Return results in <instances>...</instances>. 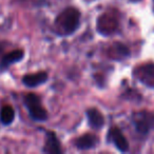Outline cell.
<instances>
[{
    "mask_svg": "<svg viewBox=\"0 0 154 154\" xmlns=\"http://www.w3.org/2000/svg\"><path fill=\"white\" fill-rule=\"evenodd\" d=\"M1 51H2V47H1V45H0V53H1Z\"/></svg>",
    "mask_w": 154,
    "mask_h": 154,
    "instance_id": "5bb4252c",
    "label": "cell"
},
{
    "mask_svg": "<svg viewBox=\"0 0 154 154\" xmlns=\"http://www.w3.org/2000/svg\"><path fill=\"white\" fill-rule=\"evenodd\" d=\"M48 80V73L45 71H39L32 74H26L22 78V82L28 88H35L45 84Z\"/></svg>",
    "mask_w": 154,
    "mask_h": 154,
    "instance_id": "9c48e42d",
    "label": "cell"
},
{
    "mask_svg": "<svg viewBox=\"0 0 154 154\" xmlns=\"http://www.w3.org/2000/svg\"><path fill=\"white\" fill-rule=\"evenodd\" d=\"M24 57V51L21 49L14 50L10 53L5 54L1 60H0V71H5L12 64L17 63L20 60H22Z\"/></svg>",
    "mask_w": 154,
    "mask_h": 154,
    "instance_id": "ba28073f",
    "label": "cell"
},
{
    "mask_svg": "<svg viewBox=\"0 0 154 154\" xmlns=\"http://www.w3.org/2000/svg\"><path fill=\"white\" fill-rule=\"evenodd\" d=\"M108 56L114 60H124L130 56V51L125 45L119 42L113 43L108 50Z\"/></svg>",
    "mask_w": 154,
    "mask_h": 154,
    "instance_id": "7c38bea8",
    "label": "cell"
},
{
    "mask_svg": "<svg viewBox=\"0 0 154 154\" xmlns=\"http://www.w3.org/2000/svg\"><path fill=\"white\" fill-rule=\"evenodd\" d=\"M132 122L136 132L141 136H146L154 129V113L150 111H139L132 115Z\"/></svg>",
    "mask_w": 154,
    "mask_h": 154,
    "instance_id": "3957f363",
    "label": "cell"
},
{
    "mask_svg": "<svg viewBox=\"0 0 154 154\" xmlns=\"http://www.w3.org/2000/svg\"><path fill=\"white\" fill-rule=\"evenodd\" d=\"M89 126L95 130H99L105 126V117L103 113L96 108H90L86 111Z\"/></svg>",
    "mask_w": 154,
    "mask_h": 154,
    "instance_id": "30bf717a",
    "label": "cell"
},
{
    "mask_svg": "<svg viewBox=\"0 0 154 154\" xmlns=\"http://www.w3.org/2000/svg\"><path fill=\"white\" fill-rule=\"evenodd\" d=\"M108 140L116 147L118 151L126 153L129 151V143L125 137L122 131L118 127L113 126L108 131Z\"/></svg>",
    "mask_w": 154,
    "mask_h": 154,
    "instance_id": "8992f818",
    "label": "cell"
},
{
    "mask_svg": "<svg viewBox=\"0 0 154 154\" xmlns=\"http://www.w3.org/2000/svg\"><path fill=\"white\" fill-rule=\"evenodd\" d=\"M24 105L29 111L31 118L35 122H45L48 112L41 103V98L35 93H29L24 96Z\"/></svg>",
    "mask_w": 154,
    "mask_h": 154,
    "instance_id": "7a4b0ae2",
    "label": "cell"
},
{
    "mask_svg": "<svg viewBox=\"0 0 154 154\" xmlns=\"http://www.w3.org/2000/svg\"><path fill=\"white\" fill-rule=\"evenodd\" d=\"M98 141V137L96 135L86 133L75 140V147L79 150H90L96 147Z\"/></svg>",
    "mask_w": 154,
    "mask_h": 154,
    "instance_id": "8fae6325",
    "label": "cell"
},
{
    "mask_svg": "<svg viewBox=\"0 0 154 154\" xmlns=\"http://www.w3.org/2000/svg\"><path fill=\"white\" fill-rule=\"evenodd\" d=\"M133 75L146 87L154 88V63L149 62L137 66L134 69Z\"/></svg>",
    "mask_w": 154,
    "mask_h": 154,
    "instance_id": "5b68a950",
    "label": "cell"
},
{
    "mask_svg": "<svg viewBox=\"0 0 154 154\" xmlns=\"http://www.w3.org/2000/svg\"><path fill=\"white\" fill-rule=\"evenodd\" d=\"M118 26H119L118 19L111 13H105L100 15L96 22L97 32L106 37L114 34L118 30Z\"/></svg>",
    "mask_w": 154,
    "mask_h": 154,
    "instance_id": "277c9868",
    "label": "cell"
},
{
    "mask_svg": "<svg viewBox=\"0 0 154 154\" xmlns=\"http://www.w3.org/2000/svg\"><path fill=\"white\" fill-rule=\"evenodd\" d=\"M15 119V111L12 106H3L0 111V122L5 126H9Z\"/></svg>",
    "mask_w": 154,
    "mask_h": 154,
    "instance_id": "4fadbf2b",
    "label": "cell"
},
{
    "mask_svg": "<svg viewBox=\"0 0 154 154\" xmlns=\"http://www.w3.org/2000/svg\"><path fill=\"white\" fill-rule=\"evenodd\" d=\"M42 151L48 154H60L62 153L61 145L58 140L55 132L53 131H48L45 134V143L43 146Z\"/></svg>",
    "mask_w": 154,
    "mask_h": 154,
    "instance_id": "52a82bcc",
    "label": "cell"
},
{
    "mask_svg": "<svg viewBox=\"0 0 154 154\" xmlns=\"http://www.w3.org/2000/svg\"><path fill=\"white\" fill-rule=\"evenodd\" d=\"M80 11L74 7H69L58 14L54 21V32L59 36L72 35L80 23Z\"/></svg>",
    "mask_w": 154,
    "mask_h": 154,
    "instance_id": "6da1fadb",
    "label": "cell"
}]
</instances>
